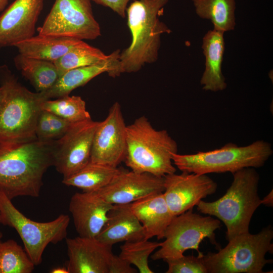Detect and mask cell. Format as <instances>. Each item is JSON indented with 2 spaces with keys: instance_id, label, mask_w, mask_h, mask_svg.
<instances>
[{
  "instance_id": "9c48e42d",
  "label": "cell",
  "mask_w": 273,
  "mask_h": 273,
  "mask_svg": "<svg viewBox=\"0 0 273 273\" xmlns=\"http://www.w3.org/2000/svg\"><path fill=\"white\" fill-rule=\"evenodd\" d=\"M220 225L217 218L202 216L190 209L173 217L165 231V240L151 257L154 260L176 259L189 249L195 250L201 256L200 244L208 238L216 245L215 232Z\"/></svg>"
},
{
  "instance_id": "7402d4cb",
  "label": "cell",
  "mask_w": 273,
  "mask_h": 273,
  "mask_svg": "<svg viewBox=\"0 0 273 273\" xmlns=\"http://www.w3.org/2000/svg\"><path fill=\"white\" fill-rule=\"evenodd\" d=\"M81 40L76 38L38 34L16 44L19 54L29 58L54 62Z\"/></svg>"
},
{
  "instance_id": "603a6c76",
  "label": "cell",
  "mask_w": 273,
  "mask_h": 273,
  "mask_svg": "<svg viewBox=\"0 0 273 273\" xmlns=\"http://www.w3.org/2000/svg\"><path fill=\"white\" fill-rule=\"evenodd\" d=\"M16 68L35 88L44 92L57 81L59 74L54 62L29 58L18 54L14 59Z\"/></svg>"
},
{
  "instance_id": "4fadbf2b",
  "label": "cell",
  "mask_w": 273,
  "mask_h": 273,
  "mask_svg": "<svg viewBox=\"0 0 273 273\" xmlns=\"http://www.w3.org/2000/svg\"><path fill=\"white\" fill-rule=\"evenodd\" d=\"M163 192L172 214L178 215L215 193L217 183L207 174L181 172L164 176Z\"/></svg>"
},
{
  "instance_id": "8fae6325",
  "label": "cell",
  "mask_w": 273,
  "mask_h": 273,
  "mask_svg": "<svg viewBox=\"0 0 273 273\" xmlns=\"http://www.w3.org/2000/svg\"><path fill=\"white\" fill-rule=\"evenodd\" d=\"M99 123L92 119L73 123L62 137L55 140L53 166L63 179L90 161L93 139Z\"/></svg>"
},
{
  "instance_id": "30bf717a",
  "label": "cell",
  "mask_w": 273,
  "mask_h": 273,
  "mask_svg": "<svg viewBox=\"0 0 273 273\" xmlns=\"http://www.w3.org/2000/svg\"><path fill=\"white\" fill-rule=\"evenodd\" d=\"M38 34L92 40L101 35L91 0H55Z\"/></svg>"
},
{
  "instance_id": "9a60e30c",
  "label": "cell",
  "mask_w": 273,
  "mask_h": 273,
  "mask_svg": "<svg viewBox=\"0 0 273 273\" xmlns=\"http://www.w3.org/2000/svg\"><path fill=\"white\" fill-rule=\"evenodd\" d=\"M44 0H15L0 16V48L34 35Z\"/></svg>"
},
{
  "instance_id": "5b68a950",
  "label": "cell",
  "mask_w": 273,
  "mask_h": 273,
  "mask_svg": "<svg viewBox=\"0 0 273 273\" xmlns=\"http://www.w3.org/2000/svg\"><path fill=\"white\" fill-rule=\"evenodd\" d=\"M0 84L4 93L0 109V141L25 142L37 139L35 128L46 100L18 81L6 65L0 66Z\"/></svg>"
},
{
  "instance_id": "74e56055",
  "label": "cell",
  "mask_w": 273,
  "mask_h": 273,
  "mask_svg": "<svg viewBox=\"0 0 273 273\" xmlns=\"http://www.w3.org/2000/svg\"><path fill=\"white\" fill-rule=\"evenodd\" d=\"M3 233L0 231V243L2 242V239L3 238Z\"/></svg>"
},
{
  "instance_id": "52a82bcc",
  "label": "cell",
  "mask_w": 273,
  "mask_h": 273,
  "mask_svg": "<svg viewBox=\"0 0 273 273\" xmlns=\"http://www.w3.org/2000/svg\"><path fill=\"white\" fill-rule=\"evenodd\" d=\"M273 230L263 228L259 233L239 235L228 241L218 252H209L202 257L207 273H262L271 262L265 258L272 253Z\"/></svg>"
},
{
  "instance_id": "ffe728a7",
  "label": "cell",
  "mask_w": 273,
  "mask_h": 273,
  "mask_svg": "<svg viewBox=\"0 0 273 273\" xmlns=\"http://www.w3.org/2000/svg\"><path fill=\"white\" fill-rule=\"evenodd\" d=\"M131 208L140 223L144 239L164 238L165 231L174 217L166 202L163 193L153 194L130 204Z\"/></svg>"
},
{
  "instance_id": "4316f807",
  "label": "cell",
  "mask_w": 273,
  "mask_h": 273,
  "mask_svg": "<svg viewBox=\"0 0 273 273\" xmlns=\"http://www.w3.org/2000/svg\"><path fill=\"white\" fill-rule=\"evenodd\" d=\"M40 107L72 123L92 119L85 101L80 96L68 95L55 100H46Z\"/></svg>"
},
{
  "instance_id": "484cf974",
  "label": "cell",
  "mask_w": 273,
  "mask_h": 273,
  "mask_svg": "<svg viewBox=\"0 0 273 273\" xmlns=\"http://www.w3.org/2000/svg\"><path fill=\"white\" fill-rule=\"evenodd\" d=\"M109 57V55L81 40L54 63L60 77L70 70L97 64Z\"/></svg>"
},
{
  "instance_id": "8d00e7d4",
  "label": "cell",
  "mask_w": 273,
  "mask_h": 273,
  "mask_svg": "<svg viewBox=\"0 0 273 273\" xmlns=\"http://www.w3.org/2000/svg\"><path fill=\"white\" fill-rule=\"evenodd\" d=\"M4 87L1 85L0 86V109L2 104V101L4 97Z\"/></svg>"
},
{
  "instance_id": "7a4b0ae2",
  "label": "cell",
  "mask_w": 273,
  "mask_h": 273,
  "mask_svg": "<svg viewBox=\"0 0 273 273\" xmlns=\"http://www.w3.org/2000/svg\"><path fill=\"white\" fill-rule=\"evenodd\" d=\"M169 0H134L127 8V25L131 34L129 46L120 53L119 76L136 72L146 64L155 62L161 45V35L170 32L159 20Z\"/></svg>"
},
{
  "instance_id": "8992f818",
  "label": "cell",
  "mask_w": 273,
  "mask_h": 273,
  "mask_svg": "<svg viewBox=\"0 0 273 273\" xmlns=\"http://www.w3.org/2000/svg\"><path fill=\"white\" fill-rule=\"evenodd\" d=\"M272 153L271 144L264 140H257L245 146L230 142L209 151L191 154L174 153L172 161L181 172L233 174L245 168L262 167Z\"/></svg>"
},
{
  "instance_id": "6da1fadb",
  "label": "cell",
  "mask_w": 273,
  "mask_h": 273,
  "mask_svg": "<svg viewBox=\"0 0 273 273\" xmlns=\"http://www.w3.org/2000/svg\"><path fill=\"white\" fill-rule=\"evenodd\" d=\"M55 140L0 141V191L9 199L38 197L43 176L53 166Z\"/></svg>"
},
{
  "instance_id": "e575fe53",
  "label": "cell",
  "mask_w": 273,
  "mask_h": 273,
  "mask_svg": "<svg viewBox=\"0 0 273 273\" xmlns=\"http://www.w3.org/2000/svg\"><path fill=\"white\" fill-rule=\"evenodd\" d=\"M51 273H69L67 268L65 267H57L52 269Z\"/></svg>"
},
{
  "instance_id": "f546056e",
  "label": "cell",
  "mask_w": 273,
  "mask_h": 273,
  "mask_svg": "<svg viewBox=\"0 0 273 273\" xmlns=\"http://www.w3.org/2000/svg\"><path fill=\"white\" fill-rule=\"evenodd\" d=\"M63 118L47 111L41 110L38 116L35 133L41 141H52L62 137L72 124Z\"/></svg>"
},
{
  "instance_id": "ac0fdd59",
  "label": "cell",
  "mask_w": 273,
  "mask_h": 273,
  "mask_svg": "<svg viewBox=\"0 0 273 273\" xmlns=\"http://www.w3.org/2000/svg\"><path fill=\"white\" fill-rule=\"evenodd\" d=\"M120 51L109 55L107 59L97 64L70 70L61 75L48 90L41 93L45 100L68 96L74 89L82 86L98 75L107 73L112 77L118 76Z\"/></svg>"
},
{
  "instance_id": "836d02e7",
  "label": "cell",
  "mask_w": 273,
  "mask_h": 273,
  "mask_svg": "<svg viewBox=\"0 0 273 273\" xmlns=\"http://www.w3.org/2000/svg\"><path fill=\"white\" fill-rule=\"evenodd\" d=\"M273 191H270V192L267 194L263 199L261 200V204H263L267 207H272L273 206Z\"/></svg>"
},
{
  "instance_id": "7c38bea8",
  "label": "cell",
  "mask_w": 273,
  "mask_h": 273,
  "mask_svg": "<svg viewBox=\"0 0 273 273\" xmlns=\"http://www.w3.org/2000/svg\"><path fill=\"white\" fill-rule=\"evenodd\" d=\"M126 127L120 104L115 102L107 117L96 130L90 162L117 167L124 162L126 150Z\"/></svg>"
},
{
  "instance_id": "5bb4252c",
  "label": "cell",
  "mask_w": 273,
  "mask_h": 273,
  "mask_svg": "<svg viewBox=\"0 0 273 273\" xmlns=\"http://www.w3.org/2000/svg\"><path fill=\"white\" fill-rule=\"evenodd\" d=\"M164 190V177L121 168L109 184L96 192L115 205L131 203Z\"/></svg>"
},
{
  "instance_id": "cb8c5ba5",
  "label": "cell",
  "mask_w": 273,
  "mask_h": 273,
  "mask_svg": "<svg viewBox=\"0 0 273 273\" xmlns=\"http://www.w3.org/2000/svg\"><path fill=\"white\" fill-rule=\"evenodd\" d=\"M121 169L90 161L76 173L63 179L62 183L84 192H95L109 184Z\"/></svg>"
},
{
  "instance_id": "d6a6232c",
  "label": "cell",
  "mask_w": 273,
  "mask_h": 273,
  "mask_svg": "<svg viewBox=\"0 0 273 273\" xmlns=\"http://www.w3.org/2000/svg\"><path fill=\"white\" fill-rule=\"evenodd\" d=\"M134 0H91L97 4L111 9L119 16L124 18L129 2Z\"/></svg>"
},
{
  "instance_id": "ba28073f",
  "label": "cell",
  "mask_w": 273,
  "mask_h": 273,
  "mask_svg": "<svg viewBox=\"0 0 273 273\" xmlns=\"http://www.w3.org/2000/svg\"><path fill=\"white\" fill-rule=\"evenodd\" d=\"M70 217L61 214L48 222H37L25 216L0 191V223L14 228L22 240L24 249L35 265L41 263L43 252L49 244L66 238Z\"/></svg>"
},
{
  "instance_id": "2e32d148",
  "label": "cell",
  "mask_w": 273,
  "mask_h": 273,
  "mask_svg": "<svg viewBox=\"0 0 273 273\" xmlns=\"http://www.w3.org/2000/svg\"><path fill=\"white\" fill-rule=\"evenodd\" d=\"M69 273H108L112 247L96 238H66Z\"/></svg>"
},
{
  "instance_id": "3957f363",
  "label": "cell",
  "mask_w": 273,
  "mask_h": 273,
  "mask_svg": "<svg viewBox=\"0 0 273 273\" xmlns=\"http://www.w3.org/2000/svg\"><path fill=\"white\" fill-rule=\"evenodd\" d=\"M233 175V180L223 196L213 202L201 200L196 205L200 212L223 222L228 241L249 233L252 216L261 204L258 194L260 177L255 168H243Z\"/></svg>"
},
{
  "instance_id": "277c9868",
  "label": "cell",
  "mask_w": 273,
  "mask_h": 273,
  "mask_svg": "<svg viewBox=\"0 0 273 273\" xmlns=\"http://www.w3.org/2000/svg\"><path fill=\"white\" fill-rule=\"evenodd\" d=\"M177 151V144L167 131L156 130L145 116L127 125L124 162L131 170L159 177L175 173L172 154Z\"/></svg>"
},
{
  "instance_id": "e0dca14e",
  "label": "cell",
  "mask_w": 273,
  "mask_h": 273,
  "mask_svg": "<svg viewBox=\"0 0 273 273\" xmlns=\"http://www.w3.org/2000/svg\"><path fill=\"white\" fill-rule=\"evenodd\" d=\"M113 206L96 192L74 194L70 199L69 210L79 236L96 238Z\"/></svg>"
},
{
  "instance_id": "4dcf8cb0",
  "label": "cell",
  "mask_w": 273,
  "mask_h": 273,
  "mask_svg": "<svg viewBox=\"0 0 273 273\" xmlns=\"http://www.w3.org/2000/svg\"><path fill=\"white\" fill-rule=\"evenodd\" d=\"M203 254L197 256L184 255L176 259L165 260L168 264L166 273H207L202 257Z\"/></svg>"
},
{
  "instance_id": "d4e9b609",
  "label": "cell",
  "mask_w": 273,
  "mask_h": 273,
  "mask_svg": "<svg viewBox=\"0 0 273 273\" xmlns=\"http://www.w3.org/2000/svg\"><path fill=\"white\" fill-rule=\"evenodd\" d=\"M197 15L210 20L213 29L225 32L236 26L235 0H192Z\"/></svg>"
},
{
  "instance_id": "d6986e66",
  "label": "cell",
  "mask_w": 273,
  "mask_h": 273,
  "mask_svg": "<svg viewBox=\"0 0 273 273\" xmlns=\"http://www.w3.org/2000/svg\"><path fill=\"white\" fill-rule=\"evenodd\" d=\"M130 204L113 205L107 221L96 238L112 247L119 242L144 239L143 226L132 212Z\"/></svg>"
},
{
  "instance_id": "83f0119b",
  "label": "cell",
  "mask_w": 273,
  "mask_h": 273,
  "mask_svg": "<svg viewBox=\"0 0 273 273\" xmlns=\"http://www.w3.org/2000/svg\"><path fill=\"white\" fill-rule=\"evenodd\" d=\"M34 266L25 249L15 241L0 243V273H31Z\"/></svg>"
},
{
  "instance_id": "44dd1931",
  "label": "cell",
  "mask_w": 273,
  "mask_h": 273,
  "mask_svg": "<svg viewBox=\"0 0 273 273\" xmlns=\"http://www.w3.org/2000/svg\"><path fill=\"white\" fill-rule=\"evenodd\" d=\"M224 33L214 29L209 30L202 39L205 62L200 84L206 91L217 92L227 87L221 70L225 48Z\"/></svg>"
},
{
  "instance_id": "d590c367",
  "label": "cell",
  "mask_w": 273,
  "mask_h": 273,
  "mask_svg": "<svg viewBox=\"0 0 273 273\" xmlns=\"http://www.w3.org/2000/svg\"><path fill=\"white\" fill-rule=\"evenodd\" d=\"M8 4V0H0V13L4 11Z\"/></svg>"
},
{
  "instance_id": "f1b7e54d",
  "label": "cell",
  "mask_w": 273,
  "mask_h": 273,
  "mask_svg": "<svg viewBox=\"0 0 273 273\" xmlns=\"http://www.w3.org/2000/svg\"><path fill=\"white\" fill-rule=\"evenodd\" d=\"M161 243L145 239L124 242L120 247L119 256L134 265L140 272L153 273L149 265V257L160 247Z\"/></svg>"
},
{
  "instance_id": "1f68e13d",
  "label": "cell",
  "mask_w": 273,
  "mask_h": 273,
  "mask_svg": "<svg viewBox=\"0 0 273 273\" xmlns=\"http://www.w3.org/2000/svg\"><path fill=\"white\" fill-rule=\"evenodd\" d=\"M136 270L119 255L113 253L108 264V273H135Z\"/></svg>"
}]
</instances>
